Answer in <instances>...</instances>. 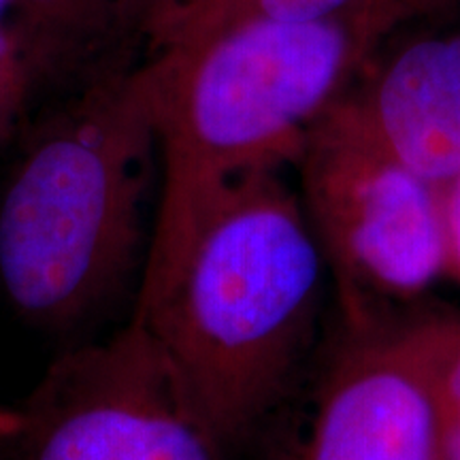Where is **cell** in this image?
Instances as JSON below:
<instances>
[{
	"label": "cell",
	"mask_w": 460,
	"mask_h": 460,
	"mask_svg": "<svg viewBox=\"0 0 460 460\" xmlns=\"http://www.w3.org/2000/svg\"><path fill=\"white\" fill-rule=\"evenodd\" d=\"M329 271L284 169L222 188L163 278L139 288V322L224 450L267 427L318 343Z\"/></svg>",
	"instance_id": "obj_1"
},
{
	"label": "cell",
	"mask_w": 460,
	"mask_h": 460,
	"mask_svg": "<svg viewBox=\"0 0 460 460\" xmlns=\"http://www.w3.org/2000/svg\"><path fill=\"white\" fill-rule=\"evenodd\" d=\"M444 3L367 0L318 20L241 22L149 56L163 188L139 288L169 271L222 188L295 166L388 39Z\"/></svg>",
	"instance_id": "obj_2"
},
{
	"label": "cell",
	"mask_w": 460,
	"mask_h": 460,
	"mask_svg": "<svg viewBox=\"0 0 460 460\" xmlns=\"http://www.w3.org/2000/svg\"><path fill=\"white\" fill-rule=\"evenodd\" d=\"M0 194V286L28 324L71 335L141 284L156 118L146 65L54 102Z\"/></svg>",
	"instance_id": "obj_3"
},
{
	"label": "cell",
	"mask_w": 460,
	"mask_h": 460,
	"mask_svg": "<svg viewBox=\"0 0 460 460\" xmlns=\"http://www.w3.org/2000/svg\"><path fill=\"white\" fill-rule=\"evenodd\" d=\"M295 166L343 329L422 307L446 281L439 186L384 152L337 105L312 130Z\"/></svg>",
	"instance_id": "obj_4"
},
{
	"label": "cell",
	"mask_w": 460,
	"mask_h": 460,
	"mask_svg": "<svg viewBox=\"0 0 460 460\" xmlns=\"http://www.w3.org/2000/svg\"><path fill=\"white\" fill-rule=\"evenodd\" d=\"M152 335L130 318L66 349L9 407V460H226Z\"/></svg>",
	"instance_id": "obj_5"
},
{
	"label": "cell",
	"mask_w": 460,
	"mask_h": 460,
	"mask_svg": "<svg viewBox=\"0 0 460 460\" xmlns=\"http://www.w3.org/2000/svg\"><path fill=\"white\" fill-rule=\"evenodd\" d=\"M433 307L343 329L314 394L307 430L275 460H437Z\"/></svg>",
	"instance_id": "obj_6"
},
{
	"label": "cell",
	"mask_w": 460,
	"mask_h": 460,
	"mask_svg": "<svg viewBox=\"0 0 460 460\" xmlns=\"http://www.w3.org/2000/svg\"><path fill=\"white\" fill-rule=\"evenodd\" d=\"M402 166L441 186L460 172V31L377 51L337 105Z\"/></svg>",
	"instance_id": "obj_7"
},
{
	"label": "cell",
	"mask_w": 460,
	"mask_h": 460,
	"mask_svg": "<svg viewBox=\"0 0 460 460\" xmlns=\"http://www.w3.org/2000/svg\"><path fill=\"white\" fill-rule=\"evenodd\" d=\"M163 0H15V24L43 109L137 71Z\"/></svg>",
	"instance_id": "obj_8"
},
{
	"label": "cell",
	"mask_w": 460,
	"mask_h": 460,
	"mask_svg": "<svg viewBox=\"0 0 460 460\" xmlns=\"http://www.w3.org/2000/svg\"><path fill=\"white\" fill-rule=\"evenodd\" d=\"M367 0H186L154 45L158 51L197 43L224 28L252 20H318L360 7Z\"/></svg>",
	"instance_id": "obj_9"
},
{
	"label": "cell",
	"mask_w": 460,
	"mask_h": 460,
	"mask_svg": "<svg viewBox=\"0 0 460 460\" xmlns=\"http://www.w3.org/2000/svg\"><path fill=\"white\" fill-rule=\"evenodd\" d=\"M430 399L437 460H460V314L452 309L433 312Z\"/></svg>",
	"instance_id": "obj_10"
},
{
	"label": "cell",
	"mask_w": 460,
	"mask_h": 460,
	"mask_svg": "<svg viewBox=\"0 0 460 460\" xmlns=\"http://www.w3.org/2000/svg\"><path fill=\"white\" fill-rule=\"evenodd\" d=\"M43 111L15 24V0H0V149L15 147Z\"/></svg>",
	"instance_id": "obj_11"
},
{
	"label": "cell",
	"mask_w": 460,
	"mask_h": 460,
	"mask_svg": "<svg viewBox=\"0 0 460 460\" xmlns=\"http://www.w3.org/2000/svg\"><path fill=\"white\" fill-rule=\"evenodd\" d=\"M444 279L460 288V172L439 186Z\"/></svg>",
	"instance_id": "obj_12"
},
{
	"label": "cell",
	"mask_w": 460,
	"mask_h": 460,
	"mask_svg": "<svg viewBox=\"0 0 460 460\" xmlns=\"http://www.w3.org/2000/svg\"><path fill=\"white\" fill-rule=\"evenodd\" d=\"M186 4V0H163V7H160V22H158V31H156V39H154V45L160 39V34L164 32V28L171 24L172 17L180 13V9ZM152 45V49H154Z\"/></svg>",
	"instance_id": "obj_13"
},
{
	"label": "cell",
	"mask_w": 460,
	"mask_h": 460,
	"mask_svg": "<svg viewBox=\"0 0 460 460\" xmlns=\"http://www.w3.org/2000/svg\"><path fill=\"white\" fill-rule=\"evenodd\" d=\"M0 460H9V407H0Z\"/></svg>",
	"instance_id": "obj_14"
}]
</instances>
